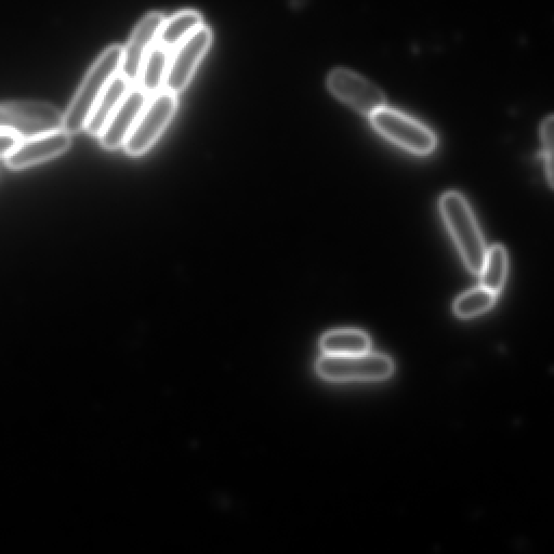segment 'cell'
Returning <instances> with one entry per match:
<instances>
[{
  "label": "cell",
  "mask_w": 554,
  "mask_h": 554,
  "mask_svg": "<svg viewBox=\"0 0 554 554\" xmlns=\"http://www.w3.org/2000/svg\"><path fill=\"white\" fill-rule=\"evenodd\" d=\"M123 47L113 45L102 52L92 64L81 86L78 87L67 112L63 113V131L70 136L85 130L89 117L103 91L120 73Z\"/></svg>",
  "instance_id": "6da1fadb"
},
{
  "label": "cell",
  "mask_w": 554,
  "mask_h": 554,
  "mask_svg": "<svg viewBox=\"0 0 554 554\" xmlns=\"http://www.w3.org/2000/svg\"><path fill=\"white\" fill-rule=\"evenodd\" d=\"M440 209L467 268L473 274H480L487 249L479 224L465 197L458 192H447L441 197Z\"/></svg>",
  "instance_id": "7a4b0ae2"
},
{
  "label": "cell",
  "mask_w": 554,
  "mask_h": 554,
  "mask_svg": "<svg viewBox=\"0 0 554 554\" xmlns=\"http://www.w3.org/2000/svg\"><path fill=\"white\" fill-rule=\"evenodd\" d=\"M0 130L20 141L63 130V113L54 104L35 100L0 103Z\"/></svg>",
  "instance_id": "3957f363"
},
{
  "label": "cell",
  "mask_w": 554,
  "mask_h": 554,
  "mask_svg": "<svg viewBox=\"0 0 554 554\" xmlns=\"http://www.w3.org/2000/svg\"><path fill=\"white\" fill-rule=\"evenodd\" d=\"M369 117L382 137L405 151L422 156L437 148L438 139L432 131L402 112L385 107Z\"/></svg>",
  "instance_id": "277c9868"
},
{
  "label": "cell",
  "mask_w": 554,
  "mask_h": 554,
  "mask_svg": "<svg viewBox=\"0 0 554 554\" xmlns=\"http://www.w3.org/2000/svg\"><path fill=\"white\" fill-rule=\"evenodd\" d=\"M177 105V95L166 90L150 97L124 145L126 153L131 156L147 153L173 120Z\"/></svg>",
  "instance_id": "5b68a950"
},
{
  "label": "cell",
  "mask_w": 554,
  "mask_h": 554,
  "mask_svg": "<svg viewBox=\"0 0 554 554\" xmlns=\"http://www.w3.org/2000/svg\"><path fill=\"white\" fill-rule=\"evenodd\" d=\"M318 373L332 381H377L390 377L393 363L384 354L328 355L319 360Z\"/></svg>",
  "instance_id": "8992f818"
},
{
  "label": "cell",
  "mask_w": 554,
  "mask_h": 554,
  "mask_svg": "<svg viewBox=\"0 0 554 554\" xmlns=\"http://www.w3.org/2000/svg\"><path fill=\"white\" fill-rule=\"evenodd\" d=\"M327 87L332 94L350 108L372 116L386 107V97L376 85L347 69H336L328 75Z\"/></svg>",
  "instance_id": "52a82bcc"
},
{
  "label": "cell",
  "mask_w": 554,
  "mask_h": 554,
  "mask_svg": "<svg viewBox=\"0 0 554 554\" xmlns=\"http://www.w3.org/2000/svg\"><path fill=\"white\" fill-rule=\"evenodd\" d=\"M210 30L205 24L171 52L164 90L179 95L188 87L197 67L211 44Z\"/></svg>",
  "instance_id": "ba28073f"
},
{
  "label": "cell",
  "mask_w": 554,
  "mask_h": 554,
  "mask_svg": "<svg viewBox=\"0 0 554 554\" xmlns=\"http://www.w3.org/2000/svg\"><path fill=\"white\" fill-rule=\"evenodd\" d=\"M165 19L161 12L149 13L138 23L127 45L123 47L120 74L125 76L131 85H137L143 61L156 44Z\"/></svg>",
  "instance_id": "9c48e42d"
},
{
  "label": "cell",
  "mask_w": 554,
  "mask_h": 554,
  "mask_svg": "<svg viewBox=\"0 0 554 554\" xmlns=\"http://www.w3.org/2000/svg\"><path fill=\"white\" fill-rule=\"evenodd\" d=\"M149 99L150 96L141 88L136 85L131 87L99 136L104 149L113 151L124 147Z\"/></svg>",
  "instance_id": "30bf717a"
},
{
  "label": "cell",
  "mask_w": 554,
  "mask_h": 554,
  "mask_svg": "<svg viewBox=\"0 0 554 554\" xmlns=\"http://www.w3.org/2000/svg\"><path fill=\"white\" fill-rule=\"evenodd\" d=\"M72 145V138L65 131L22 140L5 158L6 165L12 170H22L42 164L67 152Z\"/></svg>",
  "instance_id": "8fae6325"
},
{
  "label": "cell",
  "mask_w": 554,
  "mask_h": 554,
  "mask_svg": "<svg viewBox=\"0 0 554 554\" xmlns=\"http://www.w3.org/2000/svg\"><path fill=\"white\" fill-rule=\"evenodd\" d=\"M134 85L122 74L118 73L103 94L99 98L94 111H92L85 130L92 137H99L102 130L107 126L110 118L127 96Z\"/></svg>",
  "instance_id": "7c38bea8"
},
{
  "label": "cell",
  "mask_w": 554,
  "mask_h": 554,
  "mask_svg": "<svg viewBox=\"0 0 554 554\" xmlns=\"http://www.w3.org/2000/svg\"><path fill=\"white\" fill-rule=\"evenodd\" d=\"M204 24L201 13L195 10H184L166 18L156 43L173 52Z\"/></svg>",
  "instance_id": "4fadbf2b"
},
{
  "label": "cell",
  "mask_w": 554,
  "mask_h": 554,
  "mask_svg": "<svg viewBox=\"0 0 554 554\" xmlns=\"http://www.w3.org/2000/svg\"><path fill=\"white\" fill-rule=\"evenodd\" d=\"M170 56L171 51L156 43L143 61L136 86L150 97L164 90Z\"/></svg>",
  "instance_id": "5bb4252c"
},
{
  "label": "cell",
  "mask_w": 554,
  "mask_h": 554,
  "mask_svg": "<svg viewBox=\"0 0 554 554\" xmlns=\"http://www.w3.org/2000/svg\"><path fill=\"white\" fill-rule=\"evenodd\" d=\"M321 348L328 355H358L371 349V339L355 329H340L329 332L321 340Z\"/></svg>",
  "instance_id": "9a60e30c"
},
{
  "label": "cell",
  "mask_w": 554,
  "mask_h": 554,
  "mask_svg": "<svg viewBox=\"0 0 554 554\" xmlns=\"http://www.w3.org/2000/svg\"><path fill=\"white\" fill-rule=\"evenodd\" d=\"M508 265V254L504 246L495 245L487 249L480 272L481 286L497 295L505 286Z\"/></svg>",
  "instance_id": "2e32d148"
},
{
  "label": "cell",
  "mask_w": 554,
  "mask_h": 554,
  "mask_svg": "<svg viewBox=\"0 0 554 554\" xmlns=\"http://www.w3.org/2000/svg\"><path fill=\"white\" fill-rule=\"evenodd\" d=\"M497 295L490 290L479 287L461 295L454 303V312L461 319H470L490 310L496 302Z\"/></svg>",
  "instance_id": "e0dca14e"
},
{
  "label": "cell",
  "mask_w": 554,
  "mask_h": 554,
  "mask_svg": "<svg viewBox=\"0 0 554 554\" xmlns=\"http://www.w3.org/2000/svg\"><path fill=\"white\" fill-rule=\"evenodd\" d=\"M540 139L543 143L545 168L550 188L553 187V115L545 118L540 126Z\"/></svg>",
  "instance_id": "ac0fdd59"
},
{
  "label": "cell",
  "mask_w": 554,
  "mask_h": 554,
  "mask_svg": "<svg viewBox=\"0 0 554 554\" xmlns=\"http://www.w3.org/2000/svg\"><path fill=\"white\" fill-rule=\"evenodd\" d=\"M19 139L13 136L7 131L0 130V158H5L16 145L19 143Z\"/></svg>",
  "instance_id": "d6986e66"
}]
</instances>
